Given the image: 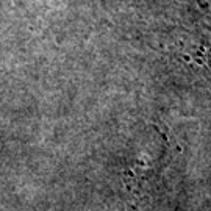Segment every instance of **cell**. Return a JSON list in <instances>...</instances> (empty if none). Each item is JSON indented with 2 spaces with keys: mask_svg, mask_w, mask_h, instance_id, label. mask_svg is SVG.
I'll list each match as a JSON object with an SVG mask.
<instances>
[{
  "mask_svg": "<svg viewBox=\"0 0 211 211\" xmlns=\"http://www.w3.org/2000/svg\"><path fill=\"white\" fill-rule=\"evenodd\" d=\"M169 164V146L163 142L156 152H147L125 172V188L132 199L141 200L158 182Z\"/></svg>",
  "mask_w": 211,
  "mask_h": 211,
  "instance_id": "1",
  "label": "cell"
}]
</instances>
